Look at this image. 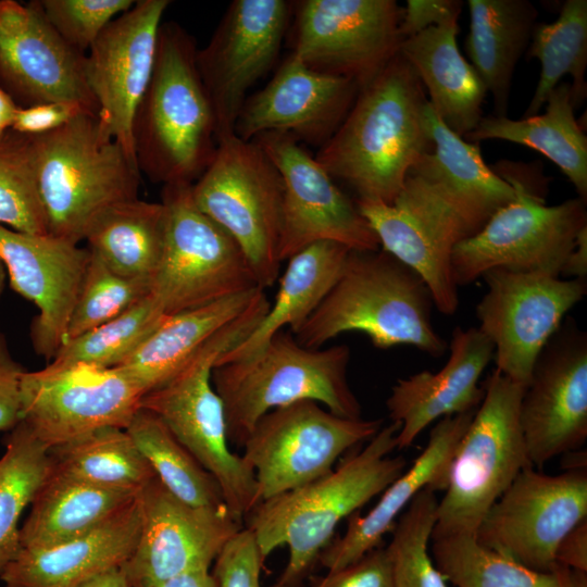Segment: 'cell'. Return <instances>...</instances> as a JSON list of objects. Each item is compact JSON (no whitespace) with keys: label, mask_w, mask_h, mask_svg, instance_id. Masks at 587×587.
Instances as JSON below:
<instances>
[{"label":"cell","mask_w":587,"mask_h":587,"mask_svg":"<svg viewBox=\"0 0 587 587\" xmlns=\"http://www.w3.org/2000/svg\"><path fill=\"white\" fill-rule=\"evenodd\" d=\"M425 89L399 52L369 85L315 160L355 200L391 204L413 165L433 150Z\"/></svg>","instance_id":"6da1fadb"},{"label":"cell","mask_w":587,"mask_h":587,"mask_svg":"<svg viewBox=\"0 0 587 587\" xmlns=\"http://www.w3.org/2000/svg\"><path fill=\"white\" fill-rule=\"evenodd\" d=\"M400 425L391 422L336 470L307 485L260 501L246 516L263 560L287 546L289 560L277 584L298 587L333 540L337 525L399 477L403 457L390 458Z\"/></svg>","instance_id":"7a4b0ae2"},{"label":"cell","mask_w":587,"mask_h":587,"mask_svg":"<svg viewBox=\"0 0 587 587\" xmlns=\"http://www.w3.org/2000/svg\"><path fill=\"white\" fill-rule=\"evenodd\" d=\"M195 38L178 23L162 22L149 85L133 121L141 175L163 186L193 184L211 163L216 126L197 67Z\"/></svg>","instance_id":"3957f363"},{"label":"cell","mask_w":587,"mask_h":587,"mask_svg":"<svg viewBox=\"0 0 587 587\" xmlns=\"http://www.w3.org/2000/svg\"><path fill=\"white\" fill-rule=\"evenodd\" d=\"M434 301L424 280L378 249L350 250L322 303L294 334L307 348H320L342 333L365 334L378 349L412 346L440 357L448 342L432 323Z\"/></svg>","instance_id":"277c9868"},{"label":"cell","mask_w":587,"mask_h":587,"mask_svg":"<svg viewBox=\"0 0 587 587\" xmlns=\"http://www.w3.org/2000/svg\"><path fill=\"white\" fill-rule=\"evenodd\" d=\"M539 165L501 160L491 166L514 188L515 198L453 248L457 286L495 267L561 276L577 235L587 227L586 202L577 197L547 205L548 179Z\"/></svg>","instance_id":"5b68a950"},{"label":"cell","mask_w":587,"mask_h":587,"mask_svg":"<svg viewBox=\"0 0 587 587\" xmlns=\"http://www.w3.org/2000/svg\"><path fill=\"white\" fill-rule=\"evenodd\" d=\"M271 302L260 292L249 308L208 341L167 383L143 395L155 414L218 483L232 514L242 521L260 502L253 470L228 447L224 407L212 384L218 358L251 333Z\"/></svg>","instance_id":"8992f818"},{"label":"cell","mask_w":587,"mask_h":587,"mask_svg":"<svg viewBox=\"0 0 587 587\" xmlns=\"http://www.w3.org/2000/svg\"><path fill=\"white\" fill-rule=\"evenodd\" d=\"M350 355L346 345L307 348L280 330L252 355L215 365L212 384L224 407L228 441L242 447L264 414L301 400L360 419L361 404L347 376Z\"/></svg>","instance_id":"52a82bcc"},{"label":"cell","mask_w":587,"mask_h":587,"mask_svg":"<svg viewBox=\"0 0 587 587\" xmlns=\"http://www.w3.org/2000/svg\"><path fill=\"white\" fill-rule=\"evenodd\" d=\"M32 142L47 234L79 243L104 210L138 198L142 175L96 113H82Z\"/></svg>","instance_id":"ba28073f"},{"label":"cell","mask_w":587,"mask_h":587,"mask_svg":"<svg viewBox=\"0 0 587 587\" xmlns=\"http://www.w3.org/2000/svg\"><path fill=\"white\" fill-rule=\"evenodd\" d=\"M483 388V400L452 459L432 535H475L519 473L533 466L520 424L525 387L495 369Z\"/></svg>","instance_id":"9c48e42d"},{"label":"cell","mask_w":587,"mask_h":587,"mask_svg":"<svg viewBox=\"0 0 587 587\" xmlns=\"http://www.w3.org/2000/svg\"><path fill=\"white\" fill-rule=\"evenodd\" d=\"M191 191L196 205L240 247L259 287L273 286L282 263L284 184L261 146L235 134L218 139Z\"/></svg>","instance_id":"30bf717a"},{"label":"cell","mask_w":587,"mask_h":587,"mask_svg":"<svg viewBox=\"0 0 587 587\" xmlns=\"http://www.w3.org/2000/svg\"><path fill=\"white\" fill-rule=\"evenodd\" d=\"M191 187L162 189L165 241L150 294L167 316L259 287L240 247L196 205Z\"/></svg>","instance_id":"8fae6325"},{"label":"cell","mask_w":587,"mask_h":587,"mask_svg":"<svg viewBox=\"0 0 587 587\" xmlns=\"http://www.w3.org/2000/svg\"><path fill=\"white\" fill-rule=\"evenodd\" d=\"M321 405L297 401L255 423L241 457L254 472L260 501L330 473L342 453L369 441L383 427V420L341 417Z\"/></svg>","instance_id":"7c38bea8"},{"label":"cell","mask_w":587,"mask_h":587,"mask_svg":"<svg viewBox=\"0 0 587 587\" xmlns=\"http://www.w3.org/2000/svg\"><path fill=\"white\" fill-rule=\"evenodd\" d=\"M143 395L118 367L48 363L22 376L20 422L51 449L102 428L126 429Z\"/></svg>","instance_id":"4fadbf2b"},{"label":"cell","mask_w":587,"mask_h":587,"mask_svg":"<svg viewBox=\"0 0 587 587\" xmlns=\"http://www.w3.org/2000/svg\"><path fill=\"white\" fill-rule=\"evenodd\" d=\"M477 327L492 344L496 370L526 387L535 361L587 292V280L495 267L482 276Z\"/></svg>","instance_id":"5bb4252c"},{"label":"cell","mask_w":587,"mask_h":587,"mask_svg":"<svg viewBox=\"0 0 587 587\" xmlns=\"http://www.w3.org/2000/svg\"><path fill=\"white\" fill-rule=\"evenodd\" d=\"M585 519L586 467L547 475L532 466L520 472L491 505L475 537L523 566L553 573L559 544Z\"/></svg>","instance_id":"9a60e30c"},{"label":"cell","mask_w":587,"mask_h":587,"mask_svg":"<svg viewBox=\"0 0 587 587\" xmlns=\"http://www.w3.org/2000/svg\"><path fill=\"white\" fill-rule=\"evenodd\" d=\"M295 8L294 53L307 66L369 85L399 53L395 0H302Z\"/></svg>","instance_id":"2e32d148"},{"label":"cell","mask_w":587,"mask_h":587,"mask_svg":"<svg viewBox=\"0 0 587 587\" xmlns=\"http://www.w3.org/2000/svg\"><path fill=\"white\" fill-rule=\"evenodd\" d=\"M291 10L292 2L285 0H235L207 46L197 50L217 140L235 134L248 90L276 62Z\"/></svg>","instance_id":"e0dca14e"},{"label":"cell","mask_w":587,"mask_h":587,"mask_svg":"<svg viewBox=\"0 0 587 587\" xmlns=\"http://www.w3.org/2000/svg\"><path fill=\"white\" fill-rule=\"evenodd\" d=\"M563 320L538 354L520 403L528 458L542 467L587 439V335Z\"/></svg>","instance_id":"ac0fdd59"},{"label":"cell","mask_w":587,"mask_h":587,"mask_svg":"<svg viewBox=\"0 0 587 587\" xmlns=\"http://www.w3.org/2000/svg\"><path fill=\"white\" fill-rule=\"evenodd\" d=\"M380 249L413 270L428 287L434 305L447 315L459 305L451 254L470 237L460 217L419 177L408 174L391 204L355 200Z\"/></svg>","instance_id":"d6986e66"},{"label":"cell","mask_w":587,"mask_h":587,"mask_svg":"<svg viewBox=\"0 0 587 587\" xmlns=\"http://www.w3.org/2000/svg\"><path fill=\"white\" fill-rule=\"evenodd\" d=\"M252 140L277 167L284 184L282 262L317 241H334L358 251L380 249L355 202L297 140L278 133Z\"/></svg>","instance_id":"ffe728a7"},{"label":"cell","mask_w":587,"mask_h":587,"mask_svg":"<svg viewBox=\"0 0 587 587\" xmlns=\"http://www.w3.org/2000/svg\"><path fill=\"white\" fill-rule=\"evenodd\" d=\"M170 4V0L135 1L104 28L84 59L85 80L102 130L136 164L133 121L153 72L159 29Z\"/></svg>","instance_id":"44dd1931"},{"label":"cell","mask_w":587,"mask_h":587,"mask_svg":"<svg viewBox=\"0 0 587 587\" xmlns=\"http://www.w3.org/2000/svg\"><path fill=\"white\" fill-rule=\"evenodd\" d=\"M137 545L121 566L130 587L195 570H210L225 544L242 527L228 509L192 507L154 477L138 495Z\"/></svg>","instance_id":"7402d4cb"},{"label":"cell","mask_w":587,"mask_h":587,"mask_svg":"<svg viewBox=\"0 0 587 587\" xmlns=\"http://www.w3.org/2000/svg\"><path fill=\"white\" fill-rule=\"evenodd\" d=\"M84 59L57 34L39 0L0 1V88L17 107L64 101L98 113Z\"/></svg>","instance_id":"603a6c76"},{"label":"cell","mask_w":587,"mask_h":587,"mask_svg":"<svg viewBox=\"0 0 587 587\" xmlns=\"http://www.w3.org/2000/svg\"><path fill=\"white\" fill-rule=\"evenodd\" d=\"M89 259L79 243L0 225V260L11 288L38 309L29 337L48 362L64 342Z\"/></svg>","instance_id":"cb8c5ba5"},{"label":"cell","mask_w":587,"mask_h":587,"mask_svg":"<svg viewBox=\"0 0 587 587\" xmlns=\"http://www.w3.org/2000/svg\"><path fill=\"white\" fill-rule=\"evenodd\" d=\"M359 91L353 80L315 71L290 53L271 80L246 99L234 133L247 141L278 133L321 148L344 122Z\"/></svg>","instance_id":"d4e9b609"},{"label":"cell","mask_w":587,"mask_h":587,"mask_svg":"<svg viewBox=\"0 0 587 587\" xmlns=\"http://www.w3.org/2000/svg\"><path fill=\"white\" fill-rule=\"evenodd\" d=\"M449 358L438 372L422 371L400 378L386 400L391 422L400 425L397 448L413 444L438 419L475 411L484 397L478 380L494 359L491 341L477 328L457 326Z\"/></svg>","instance_id":"484cf974"},{"label":"cell","mask_w":587,"mask_h":587,"mask_svg":"<svg viewBox=\"0 0 587 587\" xmlns=\"http://www.w3.org/2000/svg\"><path fill=\"white\" fill-rule=\"evenodd\" d=\"M475 411L439 420L412 466L383 490L377 503L365 515L354 512L348 517L346 533L333 539L320 554L319 562L323 567L334 572L355 562L380 546L399 514L421 490L436 492L447 488L452 459Z\"/></svg>","instance_id":"4316f807"},{"label":"cell","mask_w":587,"mask_h":587,"mask_svg":"<svg viewBox=\"0 0 587 587\" xmlns=\"http://www.w3.org/2000/svg\"><path fill=\"white\" fill-rule=\"evenodd\" d=\"M140 526L137 496L86 534L48 547L22 549L1 572L0 579L4 587H75L99 574L121 569L137 545Z\"/></svg>","instance_id":"83f0119b"},{"label":"cell","mask_w":587,"mask_h":587,"mask_svg":"<svg viewBox=\"0 0 587 587\" xmlns=\"http://www.w3.org/2000/svg\"><path fill=\"white\" fill-rule=\"evenodd\" d=\"M424 117L434 147L409 173L460 217L471 237L515 198V190L485 163L479 143L467 142L450 130L428 101Z\"/></svg>","instance_id":"f1b7e54d"},{"label":"cell","mask_w":587,"mask_h":587,"mask_svg":"<svg viewBox=\"0 0 587 587\" xmlns=\"http://www.w3.org/2000/svg\"><path fill=\"white\" fill-rule=\"evenodd\" d=\"M458 17L404 39L399 52L427 90L433 111L454 134L464 137L483 117L487 89L461 54Z\"/></svg>","instance_id":"f546056e"},{"label":"cell","mask_w":587,"mask_h":587,"mask_svg":"<svg viewBox=\"0 0 587 587\" xmlns=\"http://www.w3.org/2000/svg\"><path fill=\"white\" fill-rule=\"evenodd\" d=\"M264 290L260 287L166 316L118 367L143 394L172 379L224 327L241 315Z\"/></svg>","instance_id":"4dcf8cb0"},{"label":"cell","mask_w":587,"mask_h":587,"mask_svg":"<svg viewBox=\"0 0 587 587\" xmlns=\"http://www.w3.org/2000/svg\"><path fill=\"white\" fill-rule=\"evenodd\" d=\"M349 251L338 242L317 241L290 257L274 303L257 327L223 353L215 365L252 355L285 327L292 335L297 333L333 288Z\"/></svg>","instance_id":"1f68e13d"},{"label":"cell","mask_w":587,"mask_h":587,"mask_svg":"<svg viewBox=\"0 0 587 587\" xmlns=\"http://www.w3.org/2000/svg\"><path fill=\"white\" fill-rule=\"evenodd\" d=\"M465 51L492 97L495 116H508L515 66L527 50L538 16L528 0H467Z\"/></svg>","instance_id":"d6a6232c"},{"label":"cell","mask_w":587,"mask_h":587,"mask_svg":"<svg viewBox=\"0 0 587 587\" xmlns=\"http://www.w3.org/2000/svg\"><path fill=\"white\" fill-rule=\"evenodd\" d=\"M546 109L521 120L483 116L463 137L467 142L500 139L526 146L553 162L587 202V137L574 115L571 84L560 83L547 97Z\"/></svg>","instance_id":"836d02e7"},{"label":"cell","mask_w":587,"mask_h":587,"mask_svg":"<svg viewBox=\"0 0 587 587\" xmlns=\"http://www.w3.org/2000/svg\"><path fill=\"white\" fill-rule=\"evenodd\" d=\"M138 494L100 488L49 470L21 526L22 549H37L86 534L128 505Z\"/></svg>","instance_id":"e575fe53"},{"label":"cell","mask_w":587,"mask_h":587,"mask_svg":"<svg viewBox=\"0 0 587 587\" xmlns=\"http://www.w3.org/2000/svg\"><path fill=\"white\" fill-rule=\"evenodd\" d=\"M165 230L164 204L137 198L104 210L84 240L88 250L115 273L152 282L162 258Z\"/></svg>","instance_id":"d590c367"},{"label":"cell","mask_w":587,"mask_h":587,"mask_svg":"<svg viewBox=\"0 0 587 587\" xmlns=\"http://www.w3.org/2000/svg\"><path fill=\"white\" fill-rule=\"evenodd\" d=\"M50 469L111 490L139 494L155 477L126 429L107 427L49 449Z\"/></svg>","instance_id":"8d00e7d4"},{"label":"cell","mask_w":587,"mask_h":587,"mask_svg":"<svg viewBox=\"0 0 587 587\" xmlns=\"http://www.w3.org/2000/svg\"><path fill=\"white\" fill-rule=\"evenodd\" d=\"M541 70L535 92L522 117L539 114L549 93L570 75L571 99L577 109L586 99L587 1L566 0L552 23H536L526 50Z\"/></svg>","instance_id":"74e56055"},{"label":"cell","mask_w":587,"mask_h":587,"mask_svg":"<svg viewBox=\"0 0 587 587\" xmlns=\"http://www.w3.org/2000/svg\"><path fill=\"white\" fill-rule=\"evenodd\" d=\"M126 430L155 477L176 498L192 507L228 509L217 480L155 414L139 408Z\"/></svg>","instance_id":"f35d334b"},{"label":"cell","mask_w":587,"mask_h":587,"mask_svg":"<svg viewBox=\"0 0 587 587\" xmlns=\"http://www.w3.org/2000/svg\"><path fill=\"white\" fill-rule=\"evenodd\" d=\"M50 470L49 449L22 423L0 458V574L21 552L20 521Z\"/></svg>","instance_id":"ab89813d"},{"label":"cell","mask_w":587,"mask_h":587,"mask_svg":"<svg viewBox=\"0 0 587 587\" xmlns=\"http://www.w3.org/2000/svg\"><path fill=\"white\" fill-rule=\"evenodd\" d=\"M437 570L457 587H564L557 572L540 573L480 545L474 534L432 535Z\"/></svg>","instance_id":"60d3db41"},{"label":"cell","mask_w":587,"mask_h":587,"mask_svg":"<svg viewBox=\"0 0 587 587\" xmlns=\"http://www.w3.org/2000/svg\"><path fill=\"white\" fill-rule=\"evenodd\" d=\"M166 316L150 294L118 316L64 341L48 363L116 367L159 327Z\"/></svg>","instance_id":"b9f144b4"},{"label":"cell","mask_w":587,"mask_h":587,"mask_svg":"<svg viewBox=\"0 0 587 587\" xmlns=\"http://www.w3.org/2000/svg\"><path fill=\"white\" fill-rule=\"evenodd\" d=\"M437 509L435 491L423 489L395 523L386 550L396 587H448L427 551Z\"/></svg>","instance_id":"7bdbcfd3"},{"label":"cell","mask_w":587,"mask_h":587,"mask_svg":"<svg viewBox=\"0 0 587 587\" xmlns=\"http://www.w3.org/2000/svg\"><path fill=\"white\" fill-rule=\"evenodd\" d=\"M0 225L21 233L47 234L32 137L11 129L0 139Z\"/></svg>","instance_id":"ee69618b"},{"label":"cell","mask_w":587,"mask_h":587,"mask_svg":"<svg viewBox=\"0 0 587 587\" xmlns=\"http://www.w3.org/2000/svg\"><path fill=\"white\" fill-rule=\"evenodd\" d=\"M150 292V279L122 276L90 252L64 341L118 316Z\"/></svg>","instance_id":"f6af8a7d"},{"label":"cell","mask_w":587,"mask_h":587,"mask_svg":"<svg viewBox=\"0 0 587 587\" xmlns=\"http://www.w3.org/2000/svg\"><path fill=\"white\" fill-rule=\"evenodd\" d=\"M42 12L62 40L86 54L104 28L134 0H39Z\"/></svg>","instance_id":"bcb514c9"},{"label":"cell","mask_w":587,"mask_h":587,"mask_svg":"<svg viewBox=\"0 0 587 587\" xmlns=\"http://www.w3.org/2000/svg\"><path fill=\"white\" fill-rule=\"evenodd\" d=\"M264 560L253 533L241 528L223 547L214 561L218 587H263L260 576ZM271 587H283L277 583Z\"/></svg>","instance_id":"7dc6e473"},{"label":"cell","mask_w":587,"mask_h":587,"mask_svg":"<svg viewBox=\"0 0 587 587\" xmlns=\"http://www.w3.org/2000/svg\"><path fill=\"white\" fill-rule=\"evenodd\" d=\"M312 587H396L386 547L378 546L355 562L328 572Z\"/></svg>","instance_id":"c3c4849f"},{"label":"cell","mask_w":587,"mask_h":587,"mask_svg":"<svg viewBox=\"0 0 587 587\" xmlns=\"http://www.w3.org/2000/svg\"><path fill=\"white\" fill-rule=\"evenodd\" d=\"M85 112L91 111L82 104L64 101L17 107L11 130L30 137L38 136L58 129Z\"/></svg>","instance_id":"681fc988"},{"label":"cell","mask_w":587,"mask_h":587,"mask_svg":"<svg viewBox=\"0 0 587 587\" xmlns=\"http://www.w3.org/2000/svg\"><path fill=\"white\" fill-rule=\"evenodd\" d=\"M26 371L0 332V432H10L21 421V380Z\"/></svg>","instance_id":"f907efd6"},{"label":"cell","mask_w":587,"mask_h":587,"mask_svg":"<svg viewBox=\"0 0 587 587\" xmlns=\"http://www.w3.org/2000/svg\"><path fill=\"white\" fill-rule=\"evenodd\" d=\"M460 0H408L401 10L400 33L403 40L460 16Z\"/></svg>","instance_id":"816d5d0a"},{"label":"cell","mask_w":587,"mask_h":587,"mask_svg":"<svg viewBox=\"0 0 587 587\" xmlns=\"http://www.w3.org/2000/svg\"><path fill=\"white\" fill-rule=\"evenodd\" d=\"M557 565L587 572V519L561 540L555 551Z\"/></svg>","instance_id":"f5cc1de1"},{"label":"cell","mask_w":587,"mask_h":587,"mask_svg":"<svg viewBox=\"0 0 587 587\" xmlns=\"http://www.w3.org/2000/svg\"><path fill=\"white\" fill-rule=\"evenodd\" d=\"M561 275L576 279L587 278V227L577 235Z\"/></svg>","instance_id":"db71d44e"},{"label":"cell","mask_w":587,"mask_h":587,"mask_svg":"<svg viewBox=\"0 0 587 587\" xmlns=\"http://www.w3.org/2000/svg\"><path fill=\"white\" fill-rule=\"evenodd\" d=\"M146 587H218L217 580L209 570L185 572Z\"/></svg>","instance_id":"11a10c76"},{"label":"cell","mask_w":587,"mask_h":587,"mask_svg":"<svg viewBox=\"0 0 587 587\" xmlns=\"http://www.w3.org/2000/svg\"><path fill=\"white\" fill-rule=\"evenodd\" d=\"M75 587H130L121 569L99 574Z\"/></svg>","instance_id":"9f6ffc18"},{"label":"cell","mask_w":587,"mask_h":587,"mask_svg":"<svg viewBox=\"0 0 587 587\" xmlns=\"http://www.w3.org/2000/svg\"><path fill=\"white\" fill-rule=\"evenodd\" d=\"M16 109L13 99L0 88V139L11 129Z\"/></svg>","instance_id":"6f0895ef"},{"label":"cell","mask_w":587,"mask_h":587,"mask_svg":"<svg viewBox=\"0 0 587 587\" xmlns=\"http://www.w3.org/2000/svg\"><path fill=\"white\" fill-rule=\"evenodd\" d=\"M7 279H8L7 271L2 261L0 260V298L4 291Z\"/></svg>","instance_id":"680465c9"}]
</instances>
